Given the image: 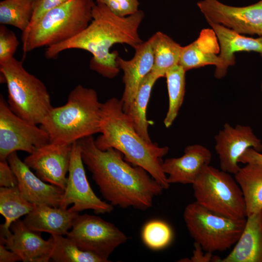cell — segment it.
I'll return each mask as SVG.
<instances>
[{
	"label": "cell",
	"instance_id": "cell-8",
	"mask_svg": "<svg viewBox=\"0 0 262 262\" xmlns=\"http://www.w3.org/2000/svg\"><path fill=\"white\" fill-rule=\"evenodd\" d=\"M192 185L195 201L201 206L229 218H246L242 191L229 173L209 165Z\"/></svg>",
	"mask_w": 262,
	"mask_h": 262
},
{
	"label": "cell",
	"instance_id": "cell-14",
	"mask_svg": "<svg viewBox=\"0 0 262 262\" xmlns=\"http://www.w3.org/2000/svg\"><path fill=\"white\" fill-rule=\"evenodd\" d=\"M214 148L217 154L220 169L235 174L240 169L239 159L249 148L262 151V141L251 127L228 123L214 136Z\"/></svg>",
	"mask_w": 262,
	"mask_h": 262
},
{
	"label": "cell",
	"instance_id": "cell-11",
	"mask_svg": "<svg viewBox=\"0 0 262 262\" xmlns=\"http://www.w3.org/2000/svg\"><path fill=\"white\" fill-rule=\"evenodd\" d=\"M79 141L72 144L70 161L66 187L60 207L79 213L92 210L96 214L110 213L114 209L109 203L98 198L92 189L86 177Z\"/></svg>",
	"mask_w": 262,
	"mask_h": 262
},
{
	"label": "cell",
	"instance_id": "cell-3",
	"mask_svg": "<svg viewBox=\"0 0 262 262\" xmlns=\"http://www.w3.org/2000/svg\"><path fill=\"white\" fill-rule=\"evenodd\" d=\"M99 133L95 139L98 148L117 150L129 163L145 169L164 190L169 188L162 168V158L168 153V147L145 140L124 111L121 99L112 97L102 103Z\"/></svg>",
	"mask_w": 262,
	"mask_h": 262
},
{
	"label": "cell",
	"instance_id": "cell-1",
	"mask_svg": "<svg viewBox=\"0 0 262 262\" xmlns=\"http://www.w3.org/2000/svg\"><path fill=\"white\" fill-rule=\"evenodd\" d=\"M82 161L103 197L113 206L147 210L164 188L145 169L131 165L117 150H101L93 136L79 141Z\"/></svg>",
	"mask_w": 262,
	"mask_h": 262
},
{
	"label": "cell",
	"instance_id": "cell-5",
	"mask_svg": "<svg viewBox=\"0 0 262 262\" xmlns=\"http://www.w3.org/2000/svg\"><path fill=\"white\" fill-rule=\"evenodd\" d=\"M94 0H70L43 14L22 33L24 54L72 38L92 20Z\"/></svg>",
	"mask_w": 262,
	"mask_h": 262
},
{
	"label": "cell",
	"instance_id": "cell-35",
	"mask_svg": "<svg viewBox=\"0 0 262 262\" xmlns=\"http://www.w3.org/2000/svg\"><path fill=\"white\" fill-rule=\"evenodd\" d=\"M194 249L190 258H184L179 262H221L222 260L217 256H213V253L204 251L200 245L194 242Z\"/></svg>",
	"mask_w": 262,
	"mask_h": 262
},
{
	"label": "cell",
	"instance_id": "cell-21",
	"mask_svg": "<svg viewBox=\"0 0 262 262\" xmlns=\"http://www.w3.org/2000/svg\"><path fill=\"white\" fill-rule=\"evenodd\" d=\"M78 214L69 208L34 205L22 221L32 230L66 235Z\"/></svg>",
	"mask_w": 262,
	"mask_h": 262
},
{
	"label": "cell",
	"instance_id": "cell-23",
	"mask_svg": "<svg viewBox=\"0 0 262 262\" xmlns=\"http://www.w3.org/2000/svg\"><path fill=\"white\" fill-rule=\"evenodd\" d=\"M242 191L246 217L262 210V165L246 164L234 175Z\"/></svg>",
	"mask_w": 262,
	"mask_h": 262
},
{
	"label": "cell",
	"instance_id": "cell-15",
	"mask_svg": "<svg viewBox=\"0 0 262 262\" xmlns=\"http://www.w3.org/2000/svg\"><path fill=\"white\" fill-rule=\"evenodd\" d=\"M11 231L0 233V244L16 253L24 262H47L50 259L53 239L44 240L41 232L32 230L18 219L10 227Z\"/></svg>",
	"mask_w": 262,
	"mask_h": 262
},
{
	"label": "cell",
	"instance_id": "cell-22",
	"mask_svg": "<svg viewBox=\"0 0 262 262\" xmlns=\"http://www.w3.org/2000/svg\"><path fill=\"white\" fill-rule=\"evenodd\" d=\"M221 262H262V210L246 217L239 239Z\"/></svg>",
	"mask_w": 262,
	"mask_h": 262
},
{
	"label": "cell",
	"instance_id": "cell-20",
	"mask_svg": "<svg viewBox=\"0 0 262 262\" xmlns=\"http://www.w3.org/2000/svg\"><path fill=\"white\" fill-rule=\"evenodd\" d=\"M219 52V44L214 32L212 28L204 29L196 40L182 47L179 65L186 72L207 65H213L215 67V74L221 67Z\"/></svg>",
	"mask_w": 262,
	"mask_h": 262
},
{
	"label": "cell",
	"instance_id": "cell-17",
	"mask_svg": "<svg viewBox=\"0 0 262 262\" xmlns=\"http://www.w3.org/2000/svg\"><path fill=\"white\" fill-rule=\"evenodd\" d=\"M212 154L206 147L199 144L187 146L180 157L165 159L162 168L168 182L192 184L204 169L210 165Z\"/></svg>",
	"mask_w": 262,
	"mask_h": 262
},
{
	"label": "cell",
	"instance_id": "cell-34",
	"mask_svg": "<svg viewBox=\"0 0 262 262\" xmlns=\"http://www.w3.org/2000/svg\"><path fill=\"white\" fill-rule=\"evenodd\" d=\"M17 183V178L7 160H0V186L16 187Z\"/></svg>",
	"mask_w": 262,
	"mask_h": 262
},
{
	"label": "cell",
	"instance_id": "cell-31",
	"mask_svg": "<svg viewBox=\"0 0 262 262\" xmlns=\"http://www.w3.org/2000/svg\"><path fill=\"white\" fill-rule=\"evenodd\" d=\"M19 44L15 33L5 25L0 26V63L14 57Z\"/></svg>",
	"mask_w": 262,
	"mask_h": 262
},
{
	"label": "cell",
	"instance_id": "cell-24",
	"mask_svg": "<svg viewBox=\"0 0 262 262\" xmlns=\"http://www.w3.org/2000/svg\"><path fill=\"white\" fill-rule=\"evenodd\" d=\"M159 78L150 72L141 83L137 93L124 111L131 119L138 134L147 142H152L148 132L150 122L147 118V109L153 86Z\"/></svg>",
	"mask_w": 262,
	"mask_h": 262
},
{
	"label": "cell",
	"instance_id": "cell-25",
	"mask_svg": "<svg viewBox=\"0 0 262 262\" xmlns=\"http://www.w3.org/2000/svg\"><path fill=\"white\" fill-rule=\"evenodd\" d=\"M152 48L154 64L151 72L159 79L178 65L182 47L170 37L161 32L149 38Z\"/></svg>",
	"mask_w": 262,
	"mask_h": 262
},
{
	"label": "cell",
	"instance_id": "cell-4",
	"mask_svg": "<svg viewBox=\"0 0 262 262\" xmlns=\"http://www.w3.org/2000/svg\"><path fill=\"white\" fill-rule=\"evenodd\" d=\"M101 106L94 89L78 84L64 105L51 108L40 127L49 142L72 144L100 132Z\"/></svg>",
	"mask_w": 262,
	"mask_h": 262
},
{
	"label": "cell",
	"instance_id": "cell-9",
	"mask_svg": "<svg viewBox=\"0 0 262 262\" xmlns=\"http://www.w3.org/2000/svg\"><path fill=\"white\" fill-rule=\"evenodd\" d=\"M66 236L81 249L96 255L104 262H109L112 252L128 240L113 224L87 214H78Z\"/></svg>",
	"mask_w": 262,
	"mask_h": 262
},
{
	"label": "cell",
	"instance_id": "cell-36",
	"mask_svg": "<svg viewBox=\"0 0 262 262\" xmlns=\"http://www.w3.org/2000/svg\"><path fill=\"white\" fill-rule=\"evenodd\" d=\"M254 164L262 165V153L252 148L246 149L239 159V163Z\"/></svg>",
	"mask_w": 262,
	"mask_h": 262
},
{
	"label": "cell",
	"instance_id": "cell-12",
	"mask_svg": "<svg viewBox=\"0 0 262 262\" xmlns=\"http://www.w3.org/2000/svg\"><path fill=\"white\" fill-rule=\"evenodd\" d=\"M197 6L207 22L220 24L241 34L262 36V0L242 7L226 5L218 0H201Z\"/></svg>",
	"mask_w": 262,
	"mask_h": 262
},
{
	"label": "cell",
	"instance_id": "cell-33",
	"mask_svg": "<svg viewBox=\"0 0 262 262\" xmlns=\"http://www.w3.org/2000/svg\"><path fill=\"white\" fill-rule=\"evenodd\" d=\"M69 0H33V12L30 25L33 23L48 11L60 6Z\"/></svg>",
	"mask_w": 262,
	"mask_h": 262
},
{
	"label": "cell",
	"instance_id": "cell-16",
	"mask_svg": "<svg viewBox=\"0 0 262 262\" xmlns=\"http://www.w3.org/2000/svg\"><path fill=\"white\" fill-rule=\"evenodd\" d=\"M7 161L17 179V187L22 196L34 205L60 207L64 191L48 184L34 174L18 156L11 153Z\"/></svg>",
	"mask_w": 262,
	"mask_h": 262
},
{
	"label": "cell",
	"instance_id": "cell-2",
	"mask_svg": "<svg viewBox=\"0 0 262 262\" xmlns=\"http://www.w3.org/2000/svg\"><path fill=\"white\" fill-rule=\"evenodd\" d=\"M144 13L139 10L125 17L115 15L104 4L95 2L92 10V20L81 33L70 39L47 48L45 57L56 58L61 52L70 49H80L92 55L90 68L102 77L112 79L118 74L117 51L110 52L115 44H125L133 48L143 41L138 33Z\"/></svg>",
	"mask_w": 262,
	"mask_h": 262
},
{
	"label": "cell",
	"instance_id": "cell-19",
	"mask_svg": "<svg viewBox=\"0 0 262 262\" xmlns=\"http://www.w3.org/2000/svg\"><path fill=\"white\" fill-rule=\"evenodd\" d=\"M214 32L218 39L221 67L214 74L215 78L225 76L228 68L235 64V53L241 51H254L262 56V36L253 38L246 37L218 24L208 22Z\"/></svg>",
	"mask_w": 262,
	"mask_h": 262
},
{
	"label": "cell",
	"instance_id": "cell-13",
	"mask_svg": "<svg viewBox=\"0 0 262 262\" xmlns=\"http://www.w3.org/2000/svg\"><path fill=\"white\" fill-rule=\"evenodd\" d=\"M71 150L72 144L49 142L30 153L23 161L42 180L64 191Z\"/></svg>",
	"mask_w": 262,
	"mask_h": 262
},
{
	"label": "cell",
	"instance_id": "cell-6",
	"mask_svg": "<svg viewBox=\"0 0 262 262\" xmlns=\"http://www.w3.org/2000/svg\"><path fill=\"white\" fill-rule=\"evenodd\" d=\"M0 72L2 82L7 85L11 110L32 124L41 125L52 107L45 84L14 57L0 63Z\"/></svg>",
	"mask_w": 262,
	"mask_h": 262
},
{
	"label": "cell",
	"instance_id": "cell-10",
	"mask_svg": "<svg viewBox=\"0 0 262 262\" xmlns=\"http://www.w3.org/2000/svg\"><path fill=\"white\" fill-rule=\"evenodd\" d=\"M37 125L14 114L0 95V160H7L11 153L17 151L31 153L49 143V135Z\"/></svg>",
	"mask_w": 262,
	"mask_h": 262
},
{
	"label": "cell",
	"instance_id": "cell-38",
	"mask_svg": "<svg viewBox=\"0 0 262 262\" xmlns=\"http://www.w3.org/2000/svg\"><path fill=\"white\" fill-rule=\"evenodd\" d=\"M261 94H262V81L261 84Z\"/></svg>",
	"mask_w": 262,
	"mask_h": 262
},
{
	"label": "cell",
	"instance_id": "cell-32",
	"mask_svg": "<svg viewBox=\"0 0 262 262\" xmlns=\"http://www.w3.org/2000/svg\"><path fill=\"white\" fill-rule=\"evenodd\" d=\"M96 2L104 4L115 15L120 17L133 15L139 10L138 0H96Z\"/></svg>",
	"mask_w": 262,
	"mask_h": 262
},
{
	"label": "cell",
	"instance_id": "cell-7",
	"mask_svg": "<svg viewBox=\"0 0 262 262\" xmlns=\"http://www.w3.org/2000/svg\"><path fill=\"white\" fill-rule=\"evenodd\" d=\"M187 230L205 251L226 250L236 243L246 218L233 219L217 214L196 201L188 204L183 213Z\"/></svg>",
	"mask_w": 262,
	"mask_h": 262
},
{
	"label": "cell",
	"instance_id": "cell-29",
	"mask_svg": "<svg viewBox=\"0 0 262 262\" xmlns=\"http://www.w3.org/2000/svg\"><path fill=\"white\" fill-rule=\"evenodd\" d=\"M53 247L50 259L55 262H104L96 255L81 249L67 237L50 234Z\"/></svg>",
	"mask_w": 262,
	"mask_h": 262
},
{
	"label": "cell",
	"instance_id": "cell-28",
	"mask_svg": "<svg viewBox=\"0 0 262 262\" xmlns=\"http://www.w3.org/2000/svg\"><path fill=\"white\" fill-rule=\"evenodd\" d=\"M33 12V0L0 1V23L14 26L22 33L29 26Z\"/></svg>",
	"mask_w": 262,
	"mask_h": 262
},
{
	"label": "cell",
	"instance_id": "cell-37",
	"mask_svg": "<svg viewBox=\"0 0 262 262\" xmlns=\"http://www.w3.org/2000/svg\"><path fill=\"white\" fill-rule=\"evenodd\" d=\"M19 261L21 260L16 253L9 250L4 245H0V262H15Z\"/></svg>",
	"mask_w": 262,
	"mask_h": 262
},
{
	"label": "cell",
	"instance_id": "cell-18",
	"mask_svg": "<svg viewBox=\"0 0 262 262\" xmlns=\"http://www.w3.org/2000/svg\"><path fill=\"white\" fill-rule=\"evenodd\" d=\"M134 55L129 60L118 56L116 61L123 71L124 90L121 99L123 110H125L134 98L139 86L152 70L154 56L150 39L134 47Z\"/></svg>",
	"mask_w": 262,
	"mask_h": 262
},
{
	"label": "cell",
	"instance_id": "cell-27",
	"mask_svg": "<svg viewBox=\"0 0 262 262\" xmlns=\"http://www.w3.org/2000/svg\"><path fill=\"white\" fill-rule=\"evenodd\" d=\"M185 73L178 64L165 73L169 103L164 123L167 128L173 123L183 103L185 93Z\"/></svg>",
	"mask_w": 262,
	"mask_h": 262
},
{
	"label": "cell",
	"instance_id": "cell-30",
	"mask_svg": "<svg viewBox=\"0 0 262 262\" xmlns=\"http://www.w3.org/2000/svg\"><path fill=\"white\" fill-rule=\"evenodd\" d=\"M141 237L144 244L149 248L158 250L168 246L173 238V232L165 222L153 220L143 227Z\"/></svg>",
	"mask_w": 262,
	"mask_h": 262
},
{
	"label": "cell",
	"instance_id": "cell-26",
	"mask_svg": "<svg viewBox=\"0 0 262 262\" xmlns=\"http://www.w3.org/2000/svg\"><path fill=\"white\" fill-rule=\"evenodd\" d=\"M34 206L22 196L17 186L0 187V213L5 218L4 224L0 225V231H10L11 224L29 213Z\"/></svg>",
	"mask_w": 262,
	"mask_h": 262
}]
</instances>
